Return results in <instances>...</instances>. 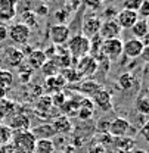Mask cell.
<instances>
[{
    "label": "cell",
    "mask_w": 149,
    "mask_h": 153,
    "mask_svg": "<svg viewBox=\"0 0 149 153\" xmlns=\"http://www.w3.org/2000/svg\"><path fill=\"white\" fill-rule=\"evenodd\" d=\"M96 127H97V133L99 134H106L108 128H109V121H99Z\"/></svg>",
    "instance_id": "ab89813d"
},
{
    "label": "cell",
    "mask_w": 149,
    "mask_h": 153,
    "mask_svg": "<svg viewBox=\"0 0 149 153\" xmlns=\"http://www.w3.org/2000/svg\"><path fill=\"white\" fill-rule=\"evenodd\" d=\"M4 38H7V28L0 25V40H4Z\"/></svg>",
    "instance_id": "bcb514c9"
},
{
    "label": "cell",
    "mask_w": 149,
    "mask_h": 153,
    "mask_svg": "<svg viewBox=\"0 0 149 153\" xmlns=\"http://www.w3.org/2000/svg\"><path fill=\"white\" fill-rule=\"evenodd\" d=\"M94 115V103L92 99L89 97H81L80 100V108H78V112L77 116L78 119L81 121H90Z\"/></svg>",
    "instance_id": "e0dca14e"
},
{
    "label": "cell",
    "mask_w": 149,
    "mask_h": 153,
    "mask_svg": "<svg viewBox=\"0 0 149 153\" xmlns=\"http://www.w3.org/2000/svg\"><path fill=\"white\" fill-rule=\"evenodd\" d=\"M9 66L12 68H19L22 65V62L25 60V56L24 53L21 52V49H10L9 53H7V57H6Z\"/></svg>",
    "instance_id": "484cf974"
},
{
    "label": "cell",
    "mask_w": 149,
    "mask_h": 153,
    "mask_svg": "<svg viewBox=\"0 0 149 153\" xmlns=\"http://www.w3.org/2000/svg\"><path fill=\"white\" fill-rule=\"evenodd\" d=\"M7 37L12 40L13 44H18V46H24L28 43V40L31 37V30L21 24V22H16V24H12L9 28H7Z\"/></svg>",
    "instance_id": "3957f363"
},
{
    "label": "cell",
    "mask_w": 149,
    "mask_h": 153,
    "mask_svg": "<svg viewBox=\"0 0 149 153\" xmlns=\"http://www.w3.org/2000/svg\"><path fill=\"white\" fill-rule=\"evenodd\" d=\"M18 0H0V22H9L15 18Z\"/></svg>",
    "instance_id": "4fadbf2b"
},
{
    "label": "cell",
    "mask_w": 149,
    "mask_h": 153,
    "mask_svg": "<svg viewBox=\"0 0 149 153\" xmlns=\"http://www.w3.org/2000/svg\"><path fill=\"white\" fill-rule=\"evenodd\" d=\"M74 88L77 93L81 94V97H89V99H92V97L102 88V84H100L99 81L92 79V78H83V79L77 84V87H74Z\"/></svg>",
    "instance_id": "8992f818"
},
{
    "label": "cell",
    "mask_w": 149,
    "mask_h": 153,
    "mask_svg": "<svg viewBox=\"0 0 149 153\" xmlns=\"http://www.w3.org/2000/svg\"><path fill=\"white\" fill-rule=\"evenodd\" d=\"M80 100H81V97L80 99H75V97H68L67 99V102L61 106V111H62V114L65 115V116H74L77 115L78 112V108H80Z\"/></svg>",
    "instance_id": "7402d4cb"
},
{
    "label": "cell",
    "mask_w": 149,
    "mask_h": 153,
    "mask_svg": "<svg viewBox=\"0 0 149 153\" xmlns=\"http://www.w3.org/2000/svg\"><path fill=\"white\" fill-rule=\"evenodd\" d=\"M43 52H44V55L47 57V60H50V59H53V57L56 56V53H58V46L52 44V46H49L47 49H44Z\"/></svg>",
    "instance_id": "f35d334b"
},
{
    "label": "cell",
    "mask_w": 149,
    "mask_h": 153,
    "mask_svg": "<svg viewBox=\"0 0 149 153\" xmlns=\"http://www.w3.org/2000/svg\"><path fill=\"white\" fill-rule=\"evenodd\" d=\"M100 53L106 57L109 62L118 60L123 55V40L121 38H111V40H103Z\"/></svg>",
    "instance_id": "277c9868"
},
{
    "label": "cell",
    "mask_w": 149,
    "mask_h": 153,
    "mask_svg": "<svg viewBox=\"0 0 149 153\" xmlns=\"http://www.w3.org/2000/svg\"><path fill=\"white\" fill-rule=\"evenodd\" d=\"M65 85H67V81L64 79V76L61 74L47 76L44 79V90L49 94H55L58 91H62V88H65Z\"/></svg>",
    "instance_id": "9a60e30c"
},
{
    "label": "cell",
    "mask_w": 149,
    "mask_h": 153,
    "mask_svg": "<svg viewBox=\"0 0 149 153\" xmlns=\"http://www.w3.org/2000/svg\"><path fill=\"white\" fill-rule=\"evenodd\" d=\"M89 153H106V147H103L99 141H94L89 147Z\"/></svg>",
    "instance_id": "74e56055"
},
{
    "label": "cell",
    "mask_w": 149,
    "mask_h": 153,
    "mask_svg": "<svg viewBox=\"0 0 149 153\" xmlns=\"http://www.w3.org/2000/svg\"><path fill=\"white\" fill-rule=\"evenodd\" d=\"M92 100L94 106H97L102 112H109L112 109V93L103 87L92 97Z\"/></svg>",
    "instance_id": "7c38bea8"
},
{
    "label": "cell",
    "mask_w": 149,
    "mask_h": 153,
    "mask_svg": "<svg viewBox=\"0 0 149 153\" xmlns=\"http://www.w3.org/2000/svg\"><path fill=\"white\" fill-rule=\"evenodd\" d=\"M140 135L145 138L146 143H149V121L142 125V128H140Z\"/></svg>",
    "instance_id": "b9f144b4"
},
{
    "label": "cell",
    "mask_w": 149,
    "mask_h": 153,
    "mask_svg": "<svg viewBox=\"0 0 149 153\" xmlns=\"http://www.w3.org/2000/svg\"><path fill=\"white\" fill-rule=\"evenodd\" d=\"M21 24L27 25L30 30L37 28V15L34 13V10H24L22 15H21Z\"/></svg>",
    "instance_id": "f1b7e54d"
},
{
    "label": "cell",
    "mask_w": 149,
    "mask_h": 153,
    "mask_svg": "<svg viewBox=\"0 0 149 153\" xmlns=\"http://www.w3.org/2000/svg\"><path fill=\"white\" fill-rule=\"evenodd\" d=\"M52 127L55 130L56 134H61V135H65V134H70L73 133L74 130V124L71 122V119L65 115H59L56 116L52 122Z\"/></svg>",
    "instance_id": "2e32d148"
},
{
    "label": "cell",
    "mask_w": 149,
    "mask_h": 153,
    "mask_svg": "<svg viewBox=\"0 0 149 153\" xmlns=\"http://www.w3.org/2000/svg\"><path fill=\"white\" fill-rule=\"evenodd\" d=\"M130 153H148L146 150H143V149H133Z\"/></svg>",
    "instance_id": "7dc6e473"
},
{
    "label": "cell",
    "mask_w": 149,
    "mask_h": 153,
    "mask_svg": "<svg viewBox=\"0 0 149 153\" xmlns=\"http://www.w3.org/2000/svg\"><path fill=\"white\" fill-rule=\"evenodd\" d=\"M134 138L130 135H124V137H114V147L118 150H123L126 153H130L134 149Z\"/></svg>",
    "instance_id": "d6986e66"
},
{
    "label": "cell",
    "mask_w": 149,
    "mask_h": 153,
    "mask_svg": "<svg viewBox=\"0 0 149 153\" xmlns=\"http://www.w3.org/2000/svg\"><path fill=\"white\" fill-rule=\"evenodd\" d=\"M83 3L86 6H89L90 9H99V6H102L103 0H83Z\"/></svg>",
    "instance_id": "60d3db41"
},
{
    "label": "cell",
    "mask_w": 149,
    "mask_h": 153,
    "mask_svg": "<svg viewBox=\"0 0 149 153\" xmlns=\"http://www.w3.org/2000/svg\"><path fill=\"white\" fill-rule=\"evenodd\" d=\"M10 128L16 130V131H28L30 128V119L22 114L15 115L12 119H10Z\"/></svg>",
    "instance_id": "cb8c5ba5"
},
{
    "label": "cell",
    "mask_w": 149,
    "mask_h": 153,
    "mask_svg": "<svg viewBox=\"0 0 149 153\" xmlns=\"http://www.w3.org/2000/svg\"><path fill=\"white\" fill-rule=\"evenodd\" d=\"M36 141L37 140L31 131H18L13 135V146L21 153H34Z\"/></svg>",
    "instance_id": "7a4b0ae2"
},
{
    "label": "cell",
    "mask_w": 149,
    "mask_h": 153,
    "mask_svg": "<svg viewBox=\"0 0 149 153\" xmlns=\"http://www.w3.org/2000/svg\"><path fill=\"white\" fill-rule=\"evenodd\" d=\"M102 19L96 15H92V16H86L84 18V22H83V27H81V34L87 38H92L94 36L99 34L100 31V27H102Z\"/></svg>",
    "instance_id": "9c48e42d"
},
{
    "label": "cell",
    "mask_w": 149,
    "mask_h": 153,
    "mask_svg": "<svg viewBox=\"0 0 149 153\" xmlns=\"http://www.w3.org/2000/svg\"><path fill=\"white\" fill-rule=\"evenodd\" d=\"M6 115H4V111H3V108H1V105H0V119L1 118H4Z\"/></svg>",
    "instance_id": "c3c4849f"
},
{
    "label": "cell",
    "mask_w": 149,
    "mask_h": 153,
    "mask_svg": "<svg viewBox=\"0 0 149 153\" xmlns=\"http://www.w3.org/2000/svg\"><path fill=\"white\" fill-rule=\"evenodd\" d=\"M111 153H126V152H123V150H118V149H114Z\"/></svg>",
    "instance_id": "681fc988"
},
{
    "label": "cell",
    "mask_w": 149,
    "mask_h": 153,
    "mask_svg": "<svg viewBox=\"0 0 149 153\" xmlns=\"http://www.w3.org/2000/svg\"><path fill=\"white\" fill-rule=\"evenodd\" d=\"M140 57H142L145 62H148L149 63V43H145V47H143V50H142Z\"/></svg>",
    "instance_id": "ee69618b"
},
{
    "label": "cell",
    "mask_w": 149,
    "mask_h": 153,
    "mask_svg": "<svg viewBox=\"0 0 149 153\" xmlns=\"http://www.w3.org/2000/svg\"><path fill=\"white\" fill-rule=\"evenodd\" d=\"M52 108H53V103H52L50 96H41L37 100V103H36V111L40 115H43V116L50 114Z\"/></svg>",
    "instance_id": "d4e9b609"
},
{
    "label": "cell",
    "mask_w": 149,
    "mask_h": 153,
    "mask_svg": "<svg viewBox=\"0 0 149 153\" xmlns=\"http://www.w3.org/2000/svg\"><path fill=\"white\" fill-rule=\"evenodd\" d=\"M102 43H103V38L100 37L99 34L94 36V37L90 38V56L96 57L99 53H100V47H102Z\"/></svg>",
    "instance_id": "4dcf8cb0"
},
{
    "label": "cell",
    "mask_w": 149,
    "mask_h": 153,
    "mask_svg": "<svg viewBox=\"0 0 149 153\" xmlns=\"http://www.w3.org/2000/svg\"><path fill=\"white\" fill-rule=\"evenodd\" d=\"M131 130V124L129 119L117 116L112 121H109V128H108V134L112 137H124L127 133Z\"/></svg>",
    "instance_id": "52a82bcc"
},
{
    "label": "cell",
    "mask_w": 149,
    "mask_h": 153,
    "mask_svg": "<svg viewBox=\"0 0 149 153\" xmlns=\"http://www.w3.org/2000/svg\"><path fill=\"white\" fill-rule=\"evenodd\" d=\"M71 37V31L68 25H61L56 24L50 28V40L55 46H64Z\"/></svg>",
    "instance_id": "30bf717a"
},
{
    "label": "cell",
    "mask_w": 149,
    "mask_h": 153,
    "mask_svg": "<svg viewBox=\"0 0 149 153\" xmlns=\"http://www.w3.org/2000/svg\"><path fill=\"white\" fill-rule=\"evenodd\" d=\"M34 153H55V143L49 138H40L36 141Z\"/></svg>",
    "instance_id": "4316f807"
},
{
    "label": "cell",
    "mask_w": 149,
    "mask_h": 153,
    "mask_svg": "<svg viewBox=\"0 0 149 153\" xmlns=\"http://www.w3.org/2000/svg\"><path fill=\"white\" fill-rule=\"evenodd\" d=\"M145 47V41L139 38H129L127 41H123V55L129 59H137L142 55V50Z\"/></svg>",
    "instance_id": "ba28073f"
},
{
    "label": "cell",
    "mask_w": 149,
    "mask_h": 153,
    "mask_svg": "<svg viewBox=\"0 0 149 153\" xmlns=\"http://www.w3.org/2000/svg\"><path fill=\"white\" fill-rule=\"evenodd\" d=\"M139 19H148L149 18V0H143L139 10H137Z\"/></svg>",
    "instance_id": "8d00e7d4"
},
{
    "label": "cell",
    "mask_w": 149,
    "mask_h": 153,
    "mask_svg": "<svg viewBox=\"0 0 149 153\" xmlns=\"http://www.w3.org/2000/svg\"><path fill=\"white\" fill-rule=\"evenodd\" d=\"M74 66L83 78H90V76H93L94 74L99 71V63H97V60H96L93 56H90V55L78 59V60L75 62Z\"/></svg>",
    "instance_id": "5b68a950"
},
{
    "label": "cell",
    "mask_w": 149,
    "mask_h": 153,
    "mask_svg": "<svg viewBox=\"0 0 149 153\" xmlns=\"http://www.w3.org/2000/svg\"><path fill=\"white\" fill-rule=\"evenodd\" d=\"M123 28L118 25V22L115 19H105L102 22V27H100V31H99V36L103 38V40H111V38H120Z\"/></svg>",
    "instance_id": "8fae6325"
},
{
    "label": "cell",
    "mask_w": 149,
    "mask_h": 153,
    "mask_svg": "<svg viewBox=\"0 0 149 153\" xmlns=\"http://www.w3.org/2000/svg\"><path fill=\"white\" fill-rule=\"evenodd\" d=\"M143 0H123V9H127V10H133V12H137L140 4H142Z\"/></svg>",
    "instance_id": "e575fe53"
},
{
    "label": "cell",
    "mask_w": 149,
    "mask_h": 153,
    "mask_svg": "<svg viewBox=\"0 0 149 153\" xmlns=\"http://www.w3.org/2000/svg\"><path fill=\"white\" fill-rule=\"evenodd\" d=\"M27 1H33V0H27Z\"/></svg>",
    "instance_id": "816d5d0a"
},
{
    "label": "cell",
    "mask_w": 149,
    "mask_h": 153,
    "mask_svg": "<svg viewBox=\"0 0 149 153\" xmlns=\"http://www.w3.org/2000/svg\"><path fill=\"white\" fill-rule=\"evenodd\" d=\"M134 38H139L143 41V38L149 36V22L148 19H137V22L130 28Z\"/></svg>",
    "instance_id": "ffe728a7"
},
{
    "label": "cell",
    "mask_w": 149,
    "mask_h": 153,
    "mask_svg": "<svg viewBox=\"0 0 149 153\" xmlns=\"http://www.w3.org/2000/svg\"><path fill=\"white\" fill-rule=\"evenodd\" d=\"M61 75L64 76V79L67 81V84L70 82V84H78L81 79H83V76L80 75V72L73 68V66H70V68H65V69H61Z\"/></svg>",
    "instance_id": "83f0119b"
},
{
    "label": "cell",
    "mask_w": 149,
    "mask_h": 153,
    "mask_svg": "<svg viewBox=\"0 0 149 153\" xmlns=\"http://www.w3.org/2000/svg\"><path fill=\"white\" fill-rule=\"evenodd\" d=\"M31 134L36 137V140H40V138H49V140H52V137L56 135L52 124H41V125L36 127L31 131Z\"/></svg>",
    "instance_id": "44dd1931"
},
{
    "label": "cell",
    "mask_w": 149,
    "mask_h": 153,
    "mask_svg": "<svg viewBox=\"0 0 149 153\" xmlns=\"http://www.w3.org/2000/svg\"><path fill=\"white\" fill-rule=\"evenodd\" d=\"M33 50H34V49H33V47H31L30 44H24V49H21V52L24 53V56H25V57L28 56V55H30V53H31Z\"/></svg>",
    "instance_id": "f6af8a7d"
},
{
    "label": "cell",
    "mask_w": 149,
    "mask_h": 153,
    "mask_svg": "<svg viewBox=\"0 0 149 153\" xmlns=\"http://www.w3.org/2000/svg\"><path fill=\"white\" fill-rule=\"evenodd\" d=\"M25 59H27L28 66H30L31 69H40V68L46 63V60H47V57H46V55H44V52L40 50V49H34V50L25 57Z\"/></svg>",
    "instance_id": "ac0fdd59"
},
{
    "label": "cell",
    "mask_w": 149,
    "mask_h": 153,
    "mask_svg": "<svg viewBox=\"0 0 149 153\" xmlns=\"http://www.w3.org/2000/svg\"><path fill=\"white\" fill-rule=\"evenodd\" d=\"M136 109L142 115H149V97L140 96L136 100Z\"/></svg>",
    "instance_id": "1f68e13d"
},
{
    "label": "cell",
    "mask_w": 149,
    "mask_h": 153,
    "mask_svg": "<svg viewBox=\"0 0 149 153\" xmlns=\"http://www.w3.org/2000/svg\"><path fill=\"white\" fill-rule=\"evenodd\" d=\"M67 49L73 57V65H75L78 59L87 56L90 53V38L84 37L83 34L71 36L70 40L67 41Z\"/></svg>",
    "instance_id": "6da1fadb"
},
{
    "label": "cell",
    "mask_w": 149,
    "mask_h": 153,
    "mask_svg": "<svg viewBox=\"0 0 149 153\" xmlns=\"http://www.w3.org/2000/svg\"><path fill=\"white\" fill-rule=\"evenodd\" d=\"M12 81H13V75L10 71L0 69V87H7L12 84Z\"/></svg>",
    "instance_id": "836d02e7"
},
{
    "label": "cell",
    "mask_w": 149,
    "mask_h": 153,
    "mask_svg": "<svg viewBox=\"0 0 149 153\" xmlns=\"http://www.w3.org/2000/svg\"><path fill=\"white\" fill-rule=\"evenodd\" d=\"M50 99H52L53 106L61 109V106L67 102V99H68V97H67V93H65V91H58V93H55V94L50 96Z\"/></svg>",
    "instance_id": "d6a6232c"
},
{
    "label": "cell",
    "mask_w": 149,
    "mask_h": 153,
    "mask_svg": "<svg viewBox=\"0 0 149 153\" xmlns=\"http://www.w3.org/2000/svg\"><path fill=\"white\" fill-rule=\"evenodd\" d=\"M117 84H118V87H120L123 91H129V90H131V88L134 87V84H136V76L133 75L131 72H123L121 75L118 76Z\"/></svg>",
    "instance_id": "603a6c76"
},
{
    "label": "cell",
    "mask_w": 149,
    "mask_h": 153,
    "mask_svg": "<svg viewBox=\"0 0 149 153\" xmlns=\"http://www.w3.org/2000/svg\"><path fill=\"white\" fill-rule=\"evenodd\" d=\"M55 19L58 21V24H61V25H67V21L70 19V12L65 10V9H61V10L55 12Z\"/></svg>",
    "instance_id": "d590c367"
},
{
    "label": "cell",
    "mask_w": 149,
    "mask_h": 153,
    "mask_svg": "<svg viewBox=\"0 0 149 153\" xmlns=\"http://www.w3.org/2000/svg\"><path fill=\"white\" fill-rule=\"evenodd\" d=\"M40 71H41V74L46 76H52V75H56V74H59V68H58V65H56L55 62L50 59V60H46V63L40 68Z\"/></svg>",
    "instance_id": "f546056e"
},
{
    "label": "cell",
    "mask_w": 149,
    "mask_h": 153,
    "mask_svg": "<svg viewBox=\"0 0 149 153\" xmlns=\"http://www.w3.org/2000/svg\"><path fill=\"white\" fill-rule=\"evenodd\" d=\"M139 15L137 12H133V10H127V9H121L118 13H117V22L118 25L123 28V30H130L131 27L137 22Z\"/></svg>",
    "instance_id": "5bb4252c"
},
{
    "label": "cell",
    "mask_w": 149,
    "mask_h": 153,
    "mask_svg": "<svg viewBox=\"0 0 149 153\" xmlns=\"http://www.w3.org/2000/svg\"><path fill=\"white\" fill-rule=\"evenodd\" d=\"M40 1H41V3H44V4H46V3H47V1H50V0H40Z\"/></svg>",
    "instance_id": "f907efd6"
},
{
    "label": "cell",
    "mask_w": 149,
    "mask_h": 153,
    "mask_svg": "<svg viewBox=\"0 0 149 153\" xmlns=\"http://www.w3.org/2000/svg\"><path fill=\"white\" fill-rule=\"evenodd\" d=\"M34 13H36L37 16H46V15L49 13V7H47V6H46L44 3H43L41 6H38L37 9L34 10Z\"/></svg>",
    "instance_id": "7bdbcfd3"
}]
</instances>
